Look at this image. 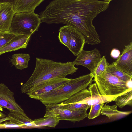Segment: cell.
I'll return each mask as SVG.
<instances>
[{
    "mask_svg": "<svg viewBox=\"0 0 132 132\" xmlns=\"http://www.w3.org/2000/svg\"><path fill=\"white\" fill-rule=\"evenodd\" d=\"M31 36L22 34H18L0 48V55L7 52L26 48Z\"/></svg>",
    "mask_w": 132,
    "mask_h": 132,
    "instance_id": "14",
    "label": "cell"
},
{
    "mask_svg": "<svg viewBox=\"0 0 132 132\" xmlns=\"http://www.w3.org/2000/svg\"><path fill=\"white\" fill-rule=\"evenodd\" d=\"M45 106L46 112L44 117H55L60 120H66L75 123L84 120L88 116L87 110L85 109H66L62 108L58 104H47Z\"/></svg>",
    "mask_w": 132,
    "mask_h": 132,
    "instance_id": "6",
    "label": "cell"
},
{
    "mask_svg": "<svg viewBox=\"0 0 132 132\" xmlns=\"http://www.w3.org/2000/svg\"><path fill=\"white\" fill-rule=\"evenodd\" d=\"M3 111V110L2 108L0 106V111Z\"/></svg>",
    "mask_w": 132,
    "mask_h": 132,
    "instance_id": "32",
    "label": "cell"
},
{
    "mask_svg": "<svg viewBox=\"0 0 132 132\" xmlns=\"http://www.w3.org/2000/svg\"><path fill=\"white\" fill-rule=\"evenodd\" d=\"M104 103H98L91 105L87 117L89 119H93L99 116L101 109Z\"/></svg>",
    "mask_w": 132,
    "mask_h": 132,
    "instance_id": "25",
    "label": "cell"
},
{
    "mask_svg": "<svg viewBox=\"0 0 132 132\" xmlns=\"http://www.w3.org/2000/svg\"><path fill=\"white\" fill-rule=\"evenodd\" d=\"M71 79L66 77H60L43 82L33 87L27 95L29 97L49 92L62 86Z\"/></svg>",
    "mask_w": 132,
    "mask_h": 132,
    "instance_id": "10",
    "label": "cell"
},
{
    "mask_svg": "<svg viewBox=\"0 0 132 132\" xmlns=\"http://www.w3.org/2000/svg\"><path fill=\"white\" fill-rule=\"evenodd\" d=\"M90 95V92L86 89L76 93L69 98L60 103L62 104H68L69 107L71 109H78L81 105V104L79 102Z\"/></svg>",
    "mask_w": 132,
    "mask_h": 132,
    "instance_id": "15",
    "label": "cell"
},
{
    "mask_svg": "<svg viewBox=\"0 0 132 132\" xmlns=\"http://www.w3.org/2000/svg\"><path fill=\"white\" fill-rule=\"evenodd\" d=\"M8 116L12 122L17 124H24L28 128H34L38 126L34 124L32 120L21 114L16 112H11L8 114Z\"/></svg>",
    "mask_w": 132,
    "mask_h": 132,
    "instance_id": "19",
    "label": "cell"
},
{
    "mask_svg": "<svg viewBox=\"0 0 132 132\" xmlns=\"http://www.w3.org/2000/svg\"><path fill=\"white\" fill-rule=\"evenodd\" d=\"M116 105L112 106L109 105H104L101 111V114L107 116L109 119L112 118H120L130 114L131 111H122L117 109Z\"/></svg>",
    "mask_w": 132,
    "mask_h": 132,
    "instance_id": "17",
    "label": "cell"
},
{
    "mask_svg": "<svg viewBox=\"0 0 132 132\" xmlns=\"http://www.w3.org/2000/svg\"><path fill=\"white\" fill-rule=\"evenodd\" d=\"M116 105L120 108H122L126 105L132 106V90L128 91L117 96L114 101Z\"/></svg>",
    "mask_w": 132,
    "mask_h": 132,
    "instance_id": "22",
    "label": "cell"
},
{
    "mask_svg": "<svg viewBox=\"0 0 132 132\" xmlns=\"http://www.w3.org/2000/svg\"><path fill=\"white\" fill-rule=\"evenodd\" d=\"M72 62H57L52 60L36 58L34 70L29 79L21 86L22 93L27 94L37 85L54 78L66 77L76 72Z\"/></svg>",
    "mask_w": 132,
    "mask_h": 132,
    "instance_id": "2",
    "label": "cell"
},
{
    "mask_svg": "<svg viewBox=\"0 0 132 132\" xmlns=\"http://www.w3.org/2000/svg\"><path fill=\"white\" fill-rule=\"evenodd\" d=\"M110 3L104 0H53L39 16L48 24L73 26L83 35L86 43L95 45L101 41L93 20L107 9Z\"/></svg>",
    "mask_w": 132,
    "mask_h": 132,
    "instance_id": "1",
    "label": "cell"
},
{
    "mask_svg": "<svg viewBox=\"0 0 132 132\" xmlns=\"http://www.w3.org/2000/svg\"><path fill=\"white\" fill-rule=\"evenodd\" d=\"M15 13L11 4L0 3V31H9Z\"/></svg>",
    "mask_w": 132,
    "mask_h": 132,
    "instance_id": "13",
    "label": "cell"
},
{
    "mask_svg": "<svg viewBox=\"0 0 132 132\" xmlns=\"http://www.w3.org/2000/svg\"><path fill=\"white\" fill-rule=\"evenodd\" d=\"M101 58L100 51L96 48L89 51L83 49L73 62L75 65L84 66L88 68L93 74L96 65Z\"/></svg>",
    "mask_w": 132,
    "mask_h": 132,
    "instance_id": "8",
    "label": "cell"
},
{
    "mask_svg": "<svg viewBox=\"0 0 132 132\" xmlns=\"http://www.w3.org/2000/svg\"><path fill=\"white\" fill-rule=\"evenodd\" d=\"M68 36L66 46L73 54L77 56L83 49L86 40L83 35L77 29L67 25Z\"/></svg>",
    "mask_w": 132,
    "mask_h": 132,
    "instance_id": "9",
    "label": "cell"
},
{
    "mask_svg": "<svg viewBox=\"0 0 132 132\" xmlns=\"http://www.w3.org/2000/svg\"><path fill=\"white\" fill-rule=\"evenodd\" d=\"M106 71L126 82L132 79V76L125 73L117 67L113 62L108 65Z\"/></svg>",
    "mask_w": 132,
    "mask_h": 132,
    "instance_id": "20",
    "label": "cell"
},
{
    "mask_svg": "<svg viewBox=\"0 0 132 132\" xmlns=\"http://www.w3.org/2000/svg\"><path fill=\"white\" fill-rule=\"evenodd\" d=\"M125 46L122 54L113 63L117 67L132 76V42Z\"/></svg>",
    "mask_w": 132,
    "mask_h": 132,
    "instance_id": "11",
    "label": "cell"
},
{
    "mask_svg": "<svg viewBox=\"0 0 132 132\" xmlns=\"http://www.w3.org/2000/svg\"><path fill=\"white\" fill-rule=\"evenodd\" d=\"M127 85L128 87L130 89L132 88V79L126 82Z\"/></svg>",
    "mask_w": 132,
    "mask_h": 132,
    "instance_id": "30",
    "label": "cell"
},
{
    "mask_svg": "<svg viewBox=\"0 0 132 132\" xmlns=\"http://www.w3.org/2000/svg\"><path fill=\"white\" fill-rule=\"evenodd\" d=\"M42 22L39 15L34 11L15 13L9 31L16 34L31 35L38 31Z\"/></svg>",
    "mask_w": 132,
    "mask_h": 132,
    "instance_id": "5",
    "label": "cell"
},
{
    "mask_svg": "<svg viewBox=\"0 0 132 132\" xmlns=\"http://www.w3.org/2000/svg\"><path fill=\"white\" fill-rule=\"evenodd\" d=\"M120 52L118 50L114 48L111 50L110 56L111 57L114 59H117L120 56Z\"/></svg>",
    "mask_w": 132,
    "mask_h": 132,
    "instance_id": "27",
    "label": "cell"
},
{
    "mask_svg": "<svg viewBox=\"0 0 132 132\" xmlns=\"http://www.w3.org/2000/svg\"><path fill=\"white\" fill-rule=\"evenodd\" d=\"M10 118L8 116L0 118V123L4 121H10Z\"/></svg>",
    "mask_w": 132,
    "mask_h": 132,
    "instance_id": "29",
    "label": "cell"
},
{
    "mask_svg": "<svg viewBox=\"0 0 132 132\" xmlns=\"http://www.w3.org/2000/svg\"><path fill=\"white\" fill-rule=\"evenodd\" d=\"M109 63L107 61L105 56L101 57L96 65L93 74L94 77H97L106 71Z\"/></svg>",
    "mask_w": 132,
    "mask_h": 132,
    "instance_id": "23",
    "label": "cell"
},
{
    "mask_svg": "<svg viewBox=\"0 0 132 132\" xmlns=\"http://www.w3.org/2000/svg\"><path fill=\"white\" fill-rule=\"evenodd\" d=\"M18 34L9 31H0V48Z\"/></svg>",
    "mask_w": 132,
    "mask_h": 132,
    "instance_id": "24",
    "label": "cell"
},
{
    "mask_svg": "<svg viewBox=\"0 0 132 132\" xmlns=\"http://www.w3.org/2000/svg\"><path fill=\"white\" fill-rule=\"evenodd\" d=\"M60 120L53 117H44L33 120V123L38 127L47 126L55 128L59 123Z\"/></svg>",
    "mask_w": 132,
    "mask_h": 132,
    "instance_id": "21",
    "label": "cell"
},
{
    "mask_svg": "<svg viewBox=\"0 0 132 132\" xmlns=\"http://www.w3.org/2000/svg\"><path fill=\"white\" fill-rule=\"evenodd\" d=\"M93 74L90 73L72 79L63 85L49 92L29 97L39 100L46 105L57 104L68 99L76 93L86 89L92 82Z\"/></svg>",
    "mask_w": 132,
    "mask_h": 132,
    "instance_id": "3",
    "label": "cell"
},
{
    "mask_svg": "<svg viewBox=\"0 0 132 132\" xmlns=\"http://www.w3.org/2000/svg\"><path fill=\"white\" fill-rule=\"evenodd\" d=\"M99 92L102 95L116 97L128 91L132 90L123 81L106 71L102 74L94 77Z\"/></svg>",
    "mask_w": 132,
    "mask_h": 132,
    "instance_id": "4",
    "label": "cell"
},
{
    "mask_svg": "<svg viewBox=\"0 0 132 132\" xmlns=\"http://www.w3.org/2000/svg\"><path fill=\"white\" fill-rule=\"evenodd\" d=\"M88 89L90 92V95L79 103L85 104L91 106L98 103H108L114 101L115 97L103 96L100 93L96 83H90Z\"/></svg>",
    "mask_w": 132,
    "mask_h": 132,
    "instance_id": "12",
    "label": "cell"
},
{
    "mask_svg": "<svg viewBox=\"0 0 132 132\" xmlns=\"http://www.w3.org/2000/svg\"><path fill=\"white\" fill-rule=\"evenodd\" d=\"M19 0H0V3H9L11 4L14 9Z\"/></svg>",
    "mask_w": 132,
    "mask_h": 132,
    "instance_id": "28",
    "label": "cell"
},
{
    "mask_svg": "<svg viewBox=\"0 0 132 132\" xmlns=\"http://www.w3.org/2000/svg\"><path fill=\"white\" fill-rule=\"evenodd\" d=\"M11 128H26L28 127L24 125L17 124L11 120L9 121H6L3 124L0 123V129Z\"/></svg>",
    "mask_w": 132,
    "mask_h": 132,
    "instance_id": "26",
    "label": "cell"
},
{
    "mask_svg": "<svg viewBox=\"0 0 132 132\" xmlns=\"http://www.w3.org/2000/svg\"><path fill=\"white\" fill-rule=\"evenodd\" d=\"M44 0H19L14 10L15 13L34 11Z\"/></svg>",
    "mask_w": 132,
    "mask_h": 132,
    "instance_id": "16",
    "label": "cell"
},
{
    "mask_svg": "<svg viewBox=\"0 0 132 132\" xmlns=\"http://www.w3.org/2000/svg\"><path fill=\"white\" fill-rule=\"evenodd\" d=\"M30 60L29 54L22 53L13 54L10 59L12 65H14L17 69L21 70L28 67Z\"/></svg>",
    "mask_w": 132,
    "mask_h": 132,
    "instance_id": "18",
    "label": "cell"
},
{
    "mask_svg": "<svg viewBox=\"0 0 132 132\" xmlns=\"http://www.w3.org/2000/svg\"><path fill=\"white\" fill-rule=\"evenodd\" d=\"M14 93L3 83H0V106L28 117L22 108L16 102Z\"/></svg>",
    "mask_w": 132,
    "mask_h": 132,
    "instance_id": "7",
    "label": "cell"
},
{
    "mask_svg": "<svg viewBox=\"0 0 132 132\" xmlns=\"http://www.w3.org/2000/svg\"><path fill=\"white\" fill-rule=\"evenodd\" d=\"M6 115L4 114L0 111V118H2L5 117H6Z\"/></svg>",
    "mask_w": 132,
    "mask_h": 132,
    "instance_id": "31",
    "label": "cell"
},
{
    "mask_svg": "<svg viewBox=\"0 0 132 132\" xmlns=\"http://www.w3.org/2000/svg\"><path fill=\"white\" fill-rule=\"evenodd\" d=\"M104 0L106 1L110 2L112 0Z\"/></svg>",
    "mask_w": 132,
    "mask_h": 132,
    "instance_id": "33",
    "label": "cell"
}]
</instances>
